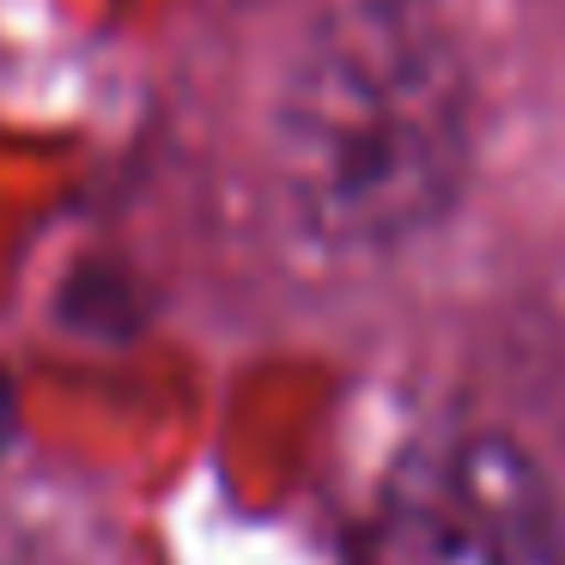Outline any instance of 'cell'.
<instances>
[{"label":"cell","mask_w":565,"mask_h":565,"mask_svg":"<svg viewBox=\"0 0 565 565\" xmlns=\"http://www.w3.org/2000/svg\"><path fill=\"white\" fill-rule=\"evenodd\" d=\"M274 164L298 225L322 244H402L456 201L468 92L431 38L390 19H341L292 74Z\"/></svg>","instance_id":"obj_1"},{"label":"cell","mask_w":565,"mask_h":565,"mask_svg":"<svg viewBox=\"0 0 565 565\" xmlns=\"http://www.w3.org/2000/svg\"><path fill=\"white\" fill-rule=\"evenodd\" d=\"M390 547L395 565H565L547 480L504 438L414 456L390 492Z\"/></svg>","instance_id":"obj_2"},{"label":"cell","mask_w":565,"mask_h":565,"mask_svg":"<svg viewBox=\"0 0 565 565\" xmlns=\"http://www.w3.org/2000/svg\"><path fill=\"white\" fill-rule=\"evenodd\" d=\"M0 565H55V559L38 547V541L13 535V529H0Z\"/></svg>","instance_id":"obj_3"},{"label":"cell","mask_w":565,"mask_h":565,"mask_svg":"<svg viewBox=\"0 0 565 565\" xmlns=\"http://www.w3.org/2000/svg\"><path fill=\"white\" fill-rule=\"evenodd\" d=\"M13 431H19V402H13V383L0 377V450L13 444Z\"/></svg>","instance_id":"obj_4"}]
</instances>
